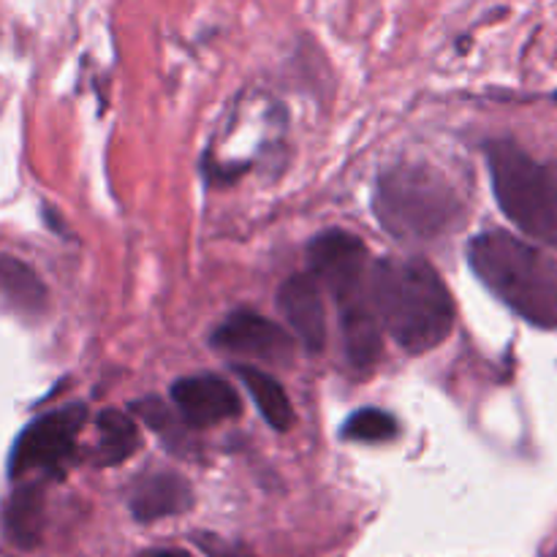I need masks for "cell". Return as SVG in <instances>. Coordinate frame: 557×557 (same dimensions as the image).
<instances>
[{
	"instance_id": "obj_10",
	"label": "cell",
	"mask_w": 557,
	"mask_h": 557,
	"mask_svg": "<svg viewBox=\"0 0 557 557\" xmlns=\"http://www.w3.org/2000/svg\"><path fill=\"white\" fill-rule=\"evenodd\" d=\"M128 506L139 522L166 520V517L185 515L194 506V490L180 473H147L131 490Z\"/></svg>"
},
{
	"instance_id": "obj_9",
	"label": "cell",
	"mask_w": 557,
	"mask_h": 557,
	"mask_svg": "<svg viewBox=\"0 0 557 557\" xmlns=\"http://www.w3.org/2000/svg\"><path fill=\"white\" fill-rule=\"evenodd\" d=\"M277 305L305 351L319 354L326 343V310L319 281L310 275H292L277 292Z\"/></svg>"
},
{
	"instance_id": "obj_8",
	"label": "cell",
	"mask_w": 557,
	"mask_h": 557,
	"mask_svg": "<svg viewBox=\"0 0 557 557\" xmlns=\"http://www.w3.org/2000/svg\"><path fill=\"white\" fill-rule=\"evenodd\" d=\"M172 400L185 424L201 430L239 417V397L228 381L218 375H190L172 386Z\"/></svg>"
},
{
	"instance_id": "obj_6",
	"label": "cell",
	"mask_w": 557,
	"mask_h": 557,
	"mask_svg": "<svg viewBox=\"0 0 557 557\" xmlns=\"http://www.w3.org/2000/svg\"><path fill=\"white\" fill-rule=\"evenodd\" d=\"M85 406H69L60 411L44 413L36 422L27 424L16 438L11 451V476H25L33 471H60L74 451L76 435L85 424Z\"/></svg>"
},
{
	"instance_id": "obj_2",
	"label": "cell",
	"mask_w": 557,
	"mask_h": 557,
	"mask_svg": "<svg viewBox=\"0 0 557 557\" xmlns=\"http://www.w3.org/2000/svg\"><path fill=\"white\" fill-rule=\"evenodd\" d=\"M468 261L479 281L528 324L557 326V264L525 239L484 232L468 245Z\"/></svg>"
},
{
	"instance_id": "obj_14",
	"label": "cell",
	"mask_w": 557,
	"mask_h": 557,
	"mask_svg": "<svg viewBox=\"0 0 557 557\" xmlns=\"http://www.w3.org/2000/svg\"><path fill=\"white\" fill-rule=\"evenodd\" d=\"M98 462L101 466H120L128 460L139 446V430H136L134 419L123 411H103L98 417Z\"/></svg>"
},
{
	"instance_id": "obj_13",
	"label": "cell",
	"mask_w": 557,
	"mask_h": 557,
	"mask_svg": "<svg viewBox=\"0 0 557 557\" xmlns=\"http://www.w3.org/2000/svg\"><path fill=\"white\" fill-rule=\"evenodd\" d=\"M41 525H44V495L38 487H20L9 500V509H5V531L9 539L20 547L30 549L36 547L38 539H41Z\"/></svg>"
},
{
	"instance_id": "obj_3",
	"label": "cell",
	"mask_w": 557,
	"mask_h": 557,
	"mask_svg": "<svg viewBox=\"0 0 557 557\" xmlns=\"http://www.w3.org/2000/svg\"><path fill=\"white\" fill-rule=\"evenodd\" d=\"M487 166L504 215L536 243L557 248V180L515 141H490Z\"/></svg>"
},
{
	"instance_id": "obj_11",
	"label": "cell",
	"mask_w": 557,
	"mask_h": 557,
	"mask_svg": "<svg viewBox=\"0 0 557 557\" xmlns=\"http://www.w3.org/2000/svg\"><path fill=\"white\" fill-rule=\"evenodd\" d=\"M234 370H237L243 386L256 400V408L261 411L264 422L277 433H286L294 424V408L283 386L277 384V379H272L270 373L259 370L256 364H237Z\"/></svg>"
},
{
	"instance_id": "obj_7",
	"label": "cell",
	"mask_w": 557,
	"mask_h": 557,
	"mask_svg": "<svg viewBox=\"0 0 557 557\" xmlns=\"http://www.w3.org/2000/svg\"><path fill=\"white\" fill-rule=\"evenodd\" d=\"M212 346L226 354L267 359V362H288L294 354V341L288 332L253 310H237L228 315L212 332Z\"/></svg>"
},
{
	"instance_id": "obj_15",
	"label": "cell",
	"mask_w": 557,
	"mask_h": 557,
	"mask_svg": "<svg viewBox=\"0 0 557 557\" xmlns=\"http://www.w3.org/2000/svg\"><path fill=\"white\" fill-rule=\"evenodd\" d=\"M397 419L392 413L379 411V408H362L351 413L343 424V438L362 441V444H379V441H392L397 435Z\"/></svg>"
},
{
	"instance_id": "obj_12",
	"label": "cell",
	"mask_w": 557,
	"mask_h": 557,
	"mask_svg": "<svg viewBox=\"0 0 557 557\" xmlns=\"http://www.w3.org/2000/svg\"><path fill=\"white\" fill-rule=\"evenodd\" d=\"M0 297L20 313H38L47 305V288L25 261L0 256Z\"/></svg>"
},
{
	"instance_id": "obj_16",
	"label": "cell",
	"mask_w": 557,
	"mask_h": 557,
	"mask_svg": "<svg viewBox=\"0 0 557 557\" xmlns=\"http://www.w3.org/2000/svg\"><path fill=\"white\" fill-rule=\"evenodd\" d=\"M136 411L141 413V419H145V422L150 424V428L156 430L163 441H172V444H177V435H180L177 419L169 413V408L163 406L161 400H141L139 406H136Z\"/></svg>"
},
{
	"instance_id": "obj_4",
	"label": "cell",
	"mask_w": 557,
	"mask_h": 557,
	"mask_svg": "<svg viewBox=\"0 0 557 557\" xmlns=\"http://www.w3.org/2000/svg\"><path fill=\"white\" fill-rule=\"evenodd\" d=\"M375 212L397 239H435L451 228L460 205L451 185L424 166H400L384 172L375 190Z\"/></svg>"
},
{
	"instance_id": "obj_17",
	"label": "cell",
	"mask_w": 557,
	"mask_h": 557,
	"mask_svg": "<svg viewBox=\"0 0 557 557\" xmlns=\"http://www.w3.org/2000/svg\"><path fill=\"white\" fill-rule=\"evenodd\" d=\"M141 557H185L183 553H174V549H156V553H147Z\"/></svg>"
},
{
	"instance_id": "obj_1",
	"label": "cell",
	"mask_w": 557,
	"mask_h": 557,
	"mask_svg": "<svg viewBox=\"0 0 557 557\" xmlns=\"http://www.w3.org/2000/svg\"><path fill=\"white\" fill-rule=\"evenodd\" d=\"M368 288L381 326H386L403 351H433L455 330V299L428 261H375Z\"/></svg>"
},
{
	"instance_id": "obj_5",
	"label": "cell",
	"mask_w": 557,
	"mask_h": 557,
	"mask_svg": "<svg viewBox=\"0 0 557 557\" xmlns=\"http://www.w3.org/2000/svg\"><path fill=\"white\" fill-rule=\"evenodd\" d=\"M308 261L313 275L321 281V286L335 299L337 313H348V310L373 305L368 288V248H364L359 237L341 232V228L319 234L310 243Z\"/></svg>"
}]
</instances>
